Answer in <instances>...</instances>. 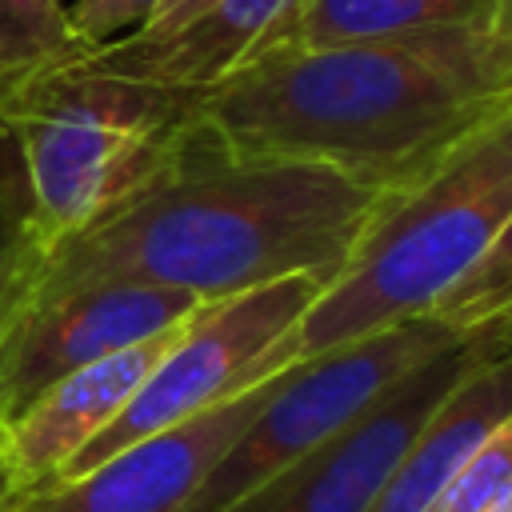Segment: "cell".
Here are the masks:
<instances>
[{
  "mask_svg": "<svg viewBox=\"0 0 512 512\" xmlns=\"http://www.w3.org/2000/svg\"><path fill=\"white\" fill-rule=\"evenodd\" d=\"M512 416V344L484 356L420 424L368 512H428L460 464Z\"/></svg>",
  "mask_w": 512,
  "mask_h": 512,
  "instance_id": "7c38bea8",
  "label": "cell"
},
{
  "mask_svg": "<svg viewBox=\"0 0 512 512\" xmlns=\"http://www.w3.org/2000/svg\"><path fill=\"white\" fill-rule=\"evenodd\" d=\"M32 480L24 476L16 452H12V440H8V424H0V512H16L28 496H32Z\"/></svg>",
  "mask_w": 512,
  "mask_h": 512,
  "instance_id": "d6986e66",
  "label": "cell"
},
{
  "mask_svg": "<svg viewBox=\"0 0 512 512\" xmlns=\"http://www.w3.org/2000/svg\"><path fill=\"white\" fill-rule=\"evenodd\" d=\"M28 216L48 252L168 176L200 136V92L136 84L76 60L0 100Z\"/></svg>",
  "mask_w": 512,
  "mask_h": 512,
  "instance_id": "3957f363",
  "label": "cell"
},
{
  "mask_svg": "<svg viewBox=\"0 0 512 512\" xmlns=\"http://www.w3.org/2000/svg\"><path fill=\"white\" fill-rule=\"evenodd\" d=\"M328 280L284 276L240 296L200 304L172 336L128 408L88 440L56 480H72L112 452L216 408L296 360L292 336ZM52 480V484H56Z\"/></svg>",
  "mask_w": 512,
  "mask_h": 512,
  "instance_id": "5b68a950",
  "label": "cell"
},
{
  "mask_svg": "<svg viewBox=\"0 0 512 512\" xmlns=\"http://www.w3.org/2000/svg\"><path fill=\"white\" fill-rule=\"evenodd\" d=\"M288 368L264 376L240 396L204 408L164 432H152L72 480L32 492L16 512H184L216 460L252 424Z\"/></svg>",
  "mask_w": 512,
  "mask_h": 512,
  "instance_id": "9c48e42d",
  "label": "cell"
},
{
  "mask_svg": "<svg viewBox=\"0 0 512 512\" xmlns=\"http://www.w3.org/2000/svg\"><path fill=\"white\" fill-rule=\"evenodd\" d=\"M44 260H48V244L40 240L28 216L16 152L0 128V336L12 324V316L32 300Z\"/></svg>",
  "mask_w": 512,
  "mask_h": 512,
  "instance_id": "9a60e30c",
  "label": "cell"
},
{
  "mask_svg": "<svg viewBox=\"0 0 512 512\" xmlns=\"http://www.w3.org/2000/svg\"><path fill=\"white\" fill-rule=\"evenodd\" d=\"M508 300H512V216L496 232V240L480 252V260L436 300L428 316L444 320L448 328L468 332V328L496 320Z\"/></svg>",
  "mask_w": 512,
  "mask_h": 512,
  "instance_id": "2e32d148",
  "label": "cell"
},
{
  "mask_svg": "<svg viewBox=\"0 0 512 512\" xmlns=\"http://www.w3.org/2000/svg\"><path fill=\"white\" fill-rule=\"evenodd\" d=\"M496 324H500V328H504V332H508V340H512V300H508V304H504V312H500V316H496Z\"/></svg>",
  "mask_w": 512,
  "mask_h": 512,
  "instance_id": "44dd1931",
  "label": "cell"
},
{
  "mask_svg": "<svg viewBox=\"0 0 512 512\" xmlns=\"http://www.w3.org/2000/svg\"><path fill=\"white\" fill-rule=\"evenodd\" d=\"M204 300L148 284H84L32 296L0 336V424L44 388L128 344L168 332Z\"/></svg>",
  "mask_w": 512,
  "mask_h": 512,
  "instance_id": "ba28073f",
  "label": "cell"
},
{
  "mask_svg": "<svg viewBox=\"0 0 512 512\" xmlns=\"http://www.w3.org/2000/svg\"><path fill=\"white\" fill-rule=\"evenodd\" d=\"M512 216V108L384 196L348 264L304 312L296 360L428 316Z\"/></svg>",
  "mask_w": 512,
  "mask_h": 512,
  "instance_id": "277c9868",
  "label": "cell"
},
{
  "mask_svg": "<svg viewBox=\"0 0 512 512\" xmlns=\"http://www.w3.org/2000/svg\"><path fill=\"white\" fill-rule=\"evenodd\" d=\"M512 108V16L396 40L256 56L200 92L236 156L328 164L396 192Z\"/></svg>",
  "mask_w": 512,
  "mask_h": 512,
  "instance_id": "6da1fadb",
  "label": "cell"
},
{
  "mask_svg": "<svg viewBox=\"0 0 512 512\" xmlns=\"http://www.w3.org/2000/svg\"><path fill=\"white\" fill-rule=\"evenodd\" d=\"M484 512H512V488H508V492H504V496H500L492 508H484Z\"/></svg>",
  "mask_w": 512,
  "mask_h": 512,
  "instance_id": "7402d4cb",
  "label": "cell"
},
{
  "mask_svg": "<svg viewBox=\"0 0 512 512\" xmlns=\"http://www.w3.org/2000/svg\"><path fill=\"white\" fill-rule=\"evenodd\" d=\"M512 488V416L480 440L428 512H484Z\"/></svg>",
  "mask_w": 512,
  "mask_h": 512,
  "instance_id": "e0dca14e",
  "label": "cell"
},
{
  "mask_svg": "<svg viewBox=\"0 0 512 512\" xmlns=\"http://www.w3.org/2000/svg\"><path fill=\"white\" fill-rule=\"evenodd\" d=\"M512 16V0H292L256 56L312 52L364 40H396L440 28H472Z\"/></svg>",
  "mask_w": 512,
  "mask_h": 512,
  "instance_id": "4fadbf2b",
  "label": "cell"
},
{
  "mask_svg": "<svg viewBox=\"0 0 512 512\" xmlns=\"http://www.w3.org/2000/svg\"><path fill=\"white\" fill-rule=\"evenodd\" d=\"M192 4H196V0H160L156 16H152V20L144 24V28H164V24H172L176 16H184V12L192 8ZM144 28H140V32H144Z\"/></svg>",
  "mask_w": 512,
  "mask_h": 512,
  "instance_id": "ffe728a7",
  "label": "cell"
},
{
  "mask_svg": "<svg viewBox=\"0 0 512 512\" xmlns=\"http://www.w3.org/2000/svg\"><path fill=\"white\" fill-rule=\"evenodd\" d=\"M80 52L64 0H0V100Z\"/></svg>",
  "mask_w": 512,
  "mask_h": 512,
  "instance_id": "5bb4252c",
  "label": "cell"
},
{
  "mask_svg": "<svg viewBox=\"0 0 512 512\" xmlns=\"http://www.w3.org/2000/svg\"><path fill=\"white\" fill-rule=\"evenodd\" d=\"M288 8L292 0H196L172 24L88 48L76 64L136 84L208 92L252 60Z\"/></svg>",
  "mask_w": 512,
  "mask_h": 512,
  "instance_id": "30bf717a",
  "label": "cell"
},
{
  "mask_svg": "<svg viewBox=\"0 0 512 512\" xmlns=\"http://www.w3.org/2000/svg\"><path fill=\"white\" fill-rule=\"evenodd\" d=\"M504 344L496 320L460 332L228 512H368L432 408Z\"/></svg>",
  "mask_w": 512,
  "mask_h": 512,
  "instance_id": "52a82bcc",
  "label": "cell"
},
{
  "mask_svg": "<svg viewBox=\"0 0 512 512\" xmlns=\"http://www.w3.org/2000/svg\"><path fill=\"white\" fill-rule=\"evenodd\" d=\"M180 324L68 372L52 388H44L16 420H8L12 452L36 492L48 488L68 468V460L128 408V400L140 392V384L148 380Z\"/></svg>",
  "mask_w": 512,
  "mask_h": 512,
  "instance_id": "8fae6325",
  "label": "cell"
},
{
  "mask_svg": "<svg viewBox=\"0 0 512 512\" xmlns=\"http://www.w3.org/2000/svg\"><path fill=\"white\" fill-rule=\"evenodd\" d=\"M456 336L460 328H448L436 316H416L320 356L292 360L280 388L216 460L184 512H228Z\"/></svg>",
  "mask_w": 512,
  "mask_h": 512,
  "instance_id": "8992f818",
  "label": "cell"
},
{
  "mask_svg": "<svg viewBox=\"0 0 512 512\" xmlns=\"http://www.w3.org/2000/svg\"><path fill=\"white\" fill-rule=\"evenodd\" d=\"M156 8H160V0H72L68 24L88 52V48H100V44L140 32L156 16Z\"/></svg>",
  "mask_w": 512,
  "mask_h": 512,
  "instance_id": "ac0fdd59",
  "label": "cell"
},
{
  "mask_svg": "<svg viewBox=\"0 0 512 512\" xmlns=\"http://www.w3.org/2000/svg\"><path fill=\"white\" fill-rule=\"evenodd\" d=\"M384 196L328 164L236 156L200 120L168 176L48 252L32 296L148 284L208 304L284 276L332 280Z\"/></svg>",
  "mask_w": 512,
  "mask_h": 512,
  "instance_id": "7a4b0ae2",
  "label": "cell"
}]
</instances>
